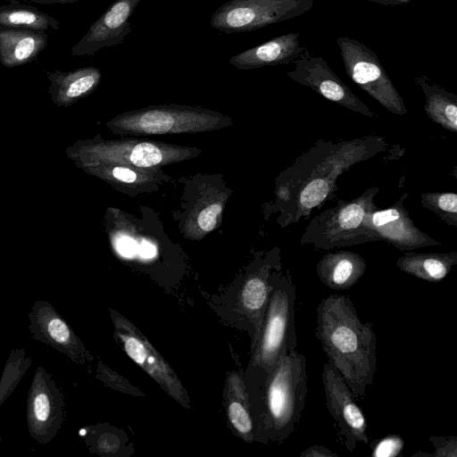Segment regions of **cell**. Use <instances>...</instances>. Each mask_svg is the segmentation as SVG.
<instances>
[{
  "label": "cell",
  "instance_id": "cell-1",
  "mask_svg": "<svg viewBox=\"0 0 457 457\" xmlns=\"http://www.w3.org/2000/svg\"><path fill=\"white\" fill-rule=\"evenodd\" d=\"M385 138L371 135L334 142L320 139L302 153L277 182L278 222L282 227L308 219L336 196L337 179L355 164L383 153Z\"/></svg>",
  "mask_w": 457,
  "mask_h": 457
},
{
  "label": "cell",
  "instance_id": "cell-2",
  "mask_svg": "<svg viewBox=\"0 0 457 457\" xmlns=\"http://www.w3.org/2000/svg\"><path fill=\"white\" fill-rule=\"evenodd\" d=\"M315 336L329 362L356 400L365 396L377 371V337L370 321L362 322L352 300L338 294L318 304Z\"/></svg>",
  "mask_w": 457,
  "mask_h": 457
},
{
  "label": "cell",
  "instance_id": "cell-3",
  "mask_svg": "<svg viewBox=\"0 0 457 457\" xmlns=\"http://www.w3.org/2000/svg\"><path fill=\"white\" fill-rule=\"evenodd\" d=\"M308 394L306 357L294 350L271 370L263 383L262 432L282 443L295 431Z\"/></svg>",
  "mask_w": 457,
  "mask_h": 457
},
{
  "label": "cell",
  "instance_id": "cell-4",
  "mask_svg": "<svg viewBox=\"0 0 457 457\" xmlns=\"http://www.w3.org/2000/svg\"><path fill=\"white\" fill-rule=\"evenodd\" d=\"M378 192V187H372L352 200H337L336 206L311 220L300 244L330 250L381 241L369 221V215L378 209L374 199Z\"/></svg>",
  "mask_w": 457,
  "mask_h": 457
},
{
  "label": "cell",
  "instance_id": "cell-5",
  "mask_svg": "<svg viewBox=\"0 0 457 457\" xmlns=\"http://www.w3.org/2000/svg\"><path fill=\"white\" fill-rule=\"evenodd\" d=\"M295 299L296 288L290 272L277 270L252 361L253 368L262 375L263 383L277 363L296 350Z\"/></svg>",
  "mask_w": 457,
  "mask_h": 457
},
{
  "label": "cell",
  "instance_id": "cell-6",
  "mask_svg": "<svg viewBox=\"0 0 457 457\" xmlns=\"http://www.w3.org/2000/svg\"><path fill=\"white\" fill-rule=\"evenodd\" d=\"M314 0H228L212 14L210 25L225 34L253 31L299 17Z\"/></svg>",
  "mask_w": 457,
  "mask_h": 457
},
{
  "label": "cell",
  "instance_id": "cell-7",
  "mask_svg": "<svg viewBox=\"0 0 457 457\" xmlns=\"http://www.w3.org/2000/svg\"><path fill=\"white\" fill-rule=\"evenodd\" d=\"M346 74L385 109L405 115L403 99L387 75L378 55L364 43L349 37L337 39Z\"/></svg>",
  "mask_w": 457,
  "mask_h": 457
},
{
  "label": "cell",
  "instance_id": "cell-8",
  "mask_svg": "<svg viewBox=\"0 0 457 457\" xmlns=\"http://www.w3.org/2000/svg\"><path fill=\"white\" fill-rule=\"evenodd\" d=\"M66 414L64 395L52 374L37 366L26 402L29 436L40 445L50 443L61 430Z\"/></svg>",
  "mask_w": 457,
  "mask_h": 457
},
{
  "label": "cell",
  "instance_id": "cell-9",
  "mask_svg": "<svg viewBox=\"0 0 457 457\" xmlns=\"http://www.w3.org/2000/svg\"><path fill=\"white\" fill-rule=\"evenodd\" d=\"M321 377L326 406L342 445L348 452H353L358 444L368 445L365 415L343 377L329 362L324 363Z\"/></svg>",
  "mask_w": 457,
  "mask_h": 457
},
{
  "label": "cell",
  "instance_id": "cell-10",
  "mask_svg": "<svg viewBox=\"0 0 457 457\" xmlns=\"http://www.w3.org/2000/svg\"><path fill=\"white\" fill-rule=\"evenodd\" d=\"M115 333L127 354L153 378L172 398L190 407L187 391L168 362L141 332L120 313L111 311Z\"/></svg>",
  "mask_w": 457,
  "mask_h": 457
},
{
  "label": "cell",
  "instance_id": "cell-11",
  "mask_svg": "<svg viewBox=\"0 0 457 457\" xmlns=\"http://www.w3.org/2000/svg\"><path fill=\"white\" fill-rule=\"evenodd\" d=\"M294 70L287 75L294 81L310 87L326 99L368 118L374 113L332 71L328 62L307 48L295 60Z\"/></svg>",
  "mask_w": 457,
  "mask_h": 457
},
{
  "label": "cell",
  "instance_id": "cell-12",
  "mask_svg": "<svg viewBox=\"0 0 457 457\" xmlns=\"http://www.w3.org/2000/svg\"><path fill=\"white\" fill-rule=\"evenodd\" d=\"M30 337L65 355L77 364L92 359L72 328L46 300H36L28 312Z\"/></svg>",
  "mask_w": 457,
  "mask_h": 457
},
{
  "label": "cell",
  "instance_id": "cell-13",
  "mask_svg": "<svg viewBox=\"0 0 457 457\" xmlns=\"http://www.w3.org/2000/svg\"><path fill=\"white\" fill-rule=\"evenodd\" d=\"M141 0H115L72 46V56H91L124 42L132 31L129 21Z\"/></svg>",
  "mask_w": 457,
  "mask_h": 457
},
{
  "label": "cell",
  "instance_id": "cell-14",
  "mask_svg": "<svg viewBox=\"0 0 457 457\" xmlns=\"http://www.w3.org/2000/svg\"><path fill=\"white\" fill-rule=\"evenodd\" d=\"M407 197L408 192H405L392 206L383 210L378 208L369 215V221L380 240L403 252L441 245L440 241L414 224L403 204Z\"/></svg>",
  "mask_w": 457,
  "mask_h": 457
},
{
  "label": "cell",
  "instance_id": "cell-15",
  "mask_svg": "<svg viewBox=\"0 0 457 457\" xmlns=\"http://www.w3.org/2000/svg\"><path fill=\"white\" fill-rule=\"evenodd\" d=\"M299 37L300 34L296 32L277 36L231 56L229 63L241 70L292 64L306 49Z\"/></svg>",
  "mask_w": 457,
  "mask_h": 457
},
{
  "label": "cell",
  "instance_id": "cell-16",
  "mask_svg": "<svg viewBox=\"0 0 457 457\" xmlns=\"http://www.w3.org/2000/svg\"><path fill=\"white\" fill-rule=\"evenodd\" d=\"M362 256L350 251H337L324 254L317 262L315 270L320 280L333 290H347L353 287L366 271Z\"/></svg>",
  "mask_w": 457,
  "mask_h": 457
},
{
  "label": "cell",
  "instance_id": "cell-17",
  "mask_svg": "<svg viewBox=\"0 0 457 457\" xmlns=\"http://www.w3.org/2000/svg\"><path fill=\"white\" fill-rule=\"evenodd\" d=\"M50 82L48 93L57 106H68L91 93L98 86L101 71L94 66H87L70 71H46Z\"/></svg>",
  "mask_w": 457,
  "mask_h": 457
},
{
  "label": "cell",
  "instance_id": "cell-18",
  "mask_svg": "<svg viewBox=\"0 0 457 457\" xmlns=\"http://www.w3.org/2000/svg\"><path fill=\"white\" fill-rule=\"evenodd\" d=\"M47 43L48 35L45 31L0 29V62L6 68L30 63Z\"/></svg>",
  "mask_w": 457,
  "mask_h": 457
},
{
  "label": "cell",
  "instance_id": "cell-19",
  "mask_svg": "<svg viewBox=\"0 0 457 457\" xmlns=\"http://www.w3.org/2000/svg\"><path fill=\"white\" fill-rule=\"evenodd\" d=\"M280 256L275 253L273 259L258 272L249 276L240 290V303L253 328L255 341L259 334L264 313L268 305L271 287L273 268L280 266Z\"/></svg>",
  "mask_w": 457,
  "mask_h": 457
},
{
  "label": "cell",
  "instance_id": "cell-20",
  "mask_svg": "<svg viewBox=\"0 0 457 457\" xmlns=\"http://www.w3.org/2000/svg\"><path fill=\"white\" fill-rule=\"evenodd\" d=\"M456 264V251L447 253L407 251L396 261V266L400 270L432 283L445 279Z\"/></svg>",
  "mask_w": 457,
  "mask_h": 457
},
{
  "label": "cell",
  "instance_id": "cell-21",
  "mask_svg": "<svg viewBox=\"0 0 457 457\" xmlns=\"http://www.w3.org/2000/svg\"><path fill=\"white\" fill-rule=\"evenodd\" d=\"M425 96V112L446 130L457 133V96L433 83L426 76L415 78Z\"/></svg>",
  "mask_w": 457,
  "mask_h": 457
},
{
  "label": "cell",
  "instance_id": "cell-22",
  "mask_svg": "<svg viewBox=\"0 0 457 457\" xmlns=\"http://www.w3.org/2000/svg\"><path fill=\"white\" fill-rule=\"evenodd\" d=\"M59 28L55 18L32 5L20 3L0 6V29L46 31Z\"/></svg>",
  "mask_w": 457,
  "mask_h": 457
},
{
  "label": "cell",
  "instance_id": "cell-23",
  "mask_svg": "<svg viewBox=\"0 0 457 457\" xmlns=\"http://www.w3.org/2000/svg\"><path fill=\"white\" fill-rule=\"evenodd\" d=\"M236 387V395L229 393L228 416L237 433L245 440H253L254 433L253 420L251 415L249 397L245 384L236 375L231 378Z\"/></svg>",
  "mask_w": 457,
  "mask_h": 457
},
{
  "label": "cell",
  "instance_id": "cell-24",
  "mask_svg": "<svg viewBox=\"0 0 457 457\" xmlns=\"http://www.w3.org/2000/svg\"><path fill=\"white\" fill-rule=\"evenodd\" d=\"M32 364L24 348L11 351L0 378V407L15 390Z\"/></svg>",
  "mask_w": 457,
  "mask_h": 457
},
{
  "label": "cell",
  "instance_id": "cell-25",
  "mask_svg": "<svg viewBox=\"0 0 457 457\" xmlns=\"http://www.w3.org/2000/svg\"><path fill=\"white\" fill-rule=\"evenodd\" d=\"M422 207L436 213L447 225L457 227V194L428 192L420 195Z\"/></svg>",
  "mask_w": 457,
  "mask_h": 457
},
{
  "label": "cell",
  "instance_id": "cell-26",
  "mask_svg": "<svg viewBox=\"0 0 457 457\" xmlns=\"http://www.w3.org/2000/svg\"><path fill=\"white\" fill-rule=\"evenodd\" d=\"M138 124L140 129L145 133L161 134L173 128L175 119L167 111L154 110L144 112L138 120Z\"/></svg>",
  "mask_w": 457,
  "mask_h": 457
},
{
  "label": "cell",
  "instance_id": "cell-27",
  "mask_svg": "<svg viewBox=\"0 0 457 457\" xmlns=\"http://www.w3.org/2000/svg\"><path fill=\"white\" fill-rule=\"evenodd\" d=\"M162 160V151L154 144L140 143L131 151L129 161L137 167L147 168L160 163Z\"/></svg>",
  "mask_w": 457,
  "mask_h": 457
},
{
  "label": "cell",
  "instance_id": "cell-28",
  "mask_svg": "<svg viewBox=\"0 0 457 457\" xmlns=\"http://www.w3.org/2000/svg\"><path fill=\"white\" fill-rule=\"evenodd\" d=\"M370 446L372 449L371 456L396 457L402 454L404 442L399 435H388L373 441Z\"/></svg>",
  "mask_w": 457,
  "mask_h": 457
},
{
  "label": "cell",
  "instance_id": "cell-29",
  "mask_svg": "<svg viewBox=\"0 0 457 457\" xmlns=\"http://www.w3.org/2000/svg\"><path fill=\"white\" fill-rule=\"evenodd\" d=\"M429 441L434 447L433 453H418L412 456H433V457H456L457 456V436H431Z\"/></svg>",
  "mask_w": 457,
  "mask_h": 457
},
{
  "label": "cell",
  "instance_id": "cell-30",
  "mask_svg": "<svg viewBox=\"0 0 457 457\" xmlns=\"http://www.w3.org/2000/svg\"><path fill=\"white\" fill-rule=\"evenodd\" d=\"M221 212V205L213 204L204 208L198 215L197 222L204 231H211L217 223V218Z\"/></svg>",
  "mask_w": 457,
  "mask_h": 457
},
{
  "label": "cell",
  "instance_id": "cell-31",
  "mask_svg": "<svg viewBox=\"0 0 457 457\" xmlns=\"http://www.w3.org/2000/svg\"><path fill=\"white\" fill-rule=\"evenodd\" d=\"M118 252L125 257H132L138 252V245L130 237H120L117 242Z\"/></svg>",
  "mask_w": 457,
  "mask_h": 457
},
{
  "label": "cell",
  "instance_id": "cell-32",
  "mask_svg": "<svg viewBox=\"0 0 457 457\" xmlns=\"http://www.w3.org/2000/svg\"><path fill=\"white\" fill-rule=\"evenodd\" d=\"M302 457H337V453L324 445H314L304 449L301 453Z\"/></svg>",
  "mask_w": 457,
  "mask_h": 457
},
{
  "label": "cell",
  "instance_id": "cell-33",
  "mask_svg": "<svg viewBox=\"0 0 457 457\" xmlns=\"http://www.w3.org/2000/svg\"><path fill=\"white\" fill-rule=\"evenodd\" d=\"M112 176L126 183H132L137 179L136 173L132 170L125 167H115L112 170Z\"/></svg>",
  "mask_w": 457,
  "mask_h": 457
},
{
  "label": "cell",
  "instance_id": "cell-34",
  "mask_svg": "<svg viewBox=\"0 0 457 457\" xmlns=\"http://www.w3.org/2000/svg\"><path fill=\"white\" fill-rule=\"evenodd\" d=\"M138 253L144 258H152L156 253V249L151 243L143 240L138 245Z\"/></svg>",
  "mask_w": 457,
  "mask_h": 457
},
{
  "label": "cell",
  "instance_id": "cell-35",
  "mask_svg": "<svg viewBox=\"0 0 457 457\" xmlns=\"http://www.w3.org/2000/svg\"><path fill=\"white\" fill-rule=\"evenodd\" d=\"M11 4H20L21 2H31L41 4H69L74 3L79 0H8Z\"/></svg>",
  "mask_w": 457,
  "mask_h": 457
},
{
  "label": "cell",
  "instance_id": "cell-36",
  "mask_svg": "<svg viewBox=\"0 0 457 457\" xmlns=\"http://www.w3.org/2000/svg\"><path fill=\"white\" fill-rule=\"evenodd\" d=\"M384 5H397L411 2V0H369Z\"/></svg>",
  "mask_w": 457,
  "mask_h": 457
}]
</instances>
